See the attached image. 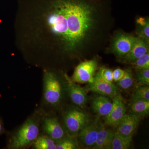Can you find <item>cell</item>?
<instances>
[{"label":"cell","mask_w":149,"mask_h":149,"mask_svg":"<svg viewBox=\"0 0 149 149\" xmlns=\"http://www.w3.org/2000/svg\"><path fill=\"white\" fill-rule=\"evenodd\" d=\"M14 25L21 53L47 61L56 56H78L88 49L97 16L87 0H19Z\"/></svg>","instance_id":"6da1fadb"},{"label":"cell","mask_w":149,"mask_h":149,"mask_svg":"<svg viewBox=\"0 0 149 149\" xmlns=\"http://www.w3.org/2000/svg\"><path fill=\"white\" fill-rule=\"evenodd\" d=\"M42 118L38 113H35L28 118L10 135L8 142L7 148L25 149L32 145L40 135Z\"/></svg>","instance_id":"7a4b0ae2"},{"label":"cell","mask_w":149,"mask_h":149,"mask_svg":"<svg viewBox=\"0 0 149 149\" xmlns=\"http://www.w3.org/2000/svg\"><path fill=\"white\" fill-rule=\"evenodd\" d=\"M43 81L44 103L48 106H58L63 99L65 91H66L65 79L64 82L54 70L44 69Z\"/></svg>","instance_id":"3957f363"},{"label":"cell","mask_w":149,"mask_h":149,"mask_svg":"<svg viewBox=\"0 0 149 149\" xmlns=\"http://www.w3.org/2000/svg\"><path fill=\"white\" fill-rule=\"evenodd\" d=\"M63 124L68 136L77 137L80 130L91 122L88 113L77 108L70 107L63 114Z\"/></svg>","instance_id":"277c9868"},{"label":"cell","mask_w":149,"mask_h":149,"mask_svg":"<svg viewBox=\"0 0 149 149\" xmlns=\"http://www.w3.org/2000/svg\"><path fill=\"white\" fill-rule=\"evenodd\" d=\"M97 66V61L95 58L82 62L75 68L71 79L77 83H92Z\"/></svg>","instance_id":"5b68a950"},{"label":"cell","mask_w":149,"mask_h":149,"mask_svg":"<svg viewBox=\"0 0 149 149\" xmlns=\"http://www.w3.org/2000/svg\"><path fill=\"white\" fill-rule=\"evenodd\" d=\"M41 125L44 133L56 142L68 136L64 127L58 119L53 116L47 115L42 117Z\"/></svg>","instance_id":"8992f818"},{"label":"cell","mask_w":149,"mask_h":149,"mask_svg":"<svg viewBox=\"0 0 149 149\" xmlns=\"http://www.w3.org/2000/svg\"><path fill=\"white\" fill-rule=\"evenodd\" d=\"M112 100L111 111L104 116L105 125L116 128L126 114V108L120 93H118Z\"/></svg>","instance_id":"52a82bcc"},{"label":"cell","mask_w":149,"mask_h":149,"mask_svg":"<svg viewBox=\"0 0 149 149\" xmlns=\"http://www.w3.org/2000/svg\"><path fill=\"white\" fill-rule=\"evenodd\" d=\"M64 76L66 91L71 101L75 105L83 108L86 105L88 100L87 90L72 81L66 73L64 74Z\"/></svg>","instance_id":"ba28073f"},{"label":"cell","mask_w":149,"mask_h":149,"mask_svg":"<svg viewBox=\"0 0 149 149\" xmlns=\"http://www.w3.org/2000/svg\"><path fill=\"white\" fill-rule=\"evenodd\" d=\"M136 37L125 33L117 34L113 39L111 50L119 57H123L130 52Z\"/></svg>","instance_id":"9c48e42d"},{"label":"cell","mask_w":149,"mask_h":149,"mask_svg":"<svg viewBox=\"0 0 149 149\" xmlns=\"http://www.w3.org/2000/svg\"><path fill=\"white\" fill-rule=\"evenodd\" d=\"M99 128L100 124L97 123H88L77 135L79 143L85 148H93L97 141Z\"/></svg>","instance_id":"30bf717a"},{"label":"cell","mask_w":149,"mask_h":149,"mask_svg":"<svg viewBox=\"0 0 149 149\" xmlns=\"http://www.w3.org/2000/svg\"><path fill=\"white\" fill-rule=\"evenodd\" d=\"M89 91L112 99L118 93L117 87L112 83H109L94 77L92 83H89Z\"/></svg>","instance_id":"8fae6325"},{"label":"cell","mask_w":149,"mask_h":149,"mask_svg":"<svg viewBox=\"0 0 149 149\" xmlns=\"http://www.w3.org/2000/svg\"><path fill=\"white\" fill-rule=\"evenodd\" d=\"M142 118L131 113L125 114L117 126L116 131L123 136L133 137Z\"/></svg>","instance_id":"7c38bea8"},{"label":"cell","mask_w":149,"mask_h":149,"mask_svg":"<svg viewBox=\"0 0 149 149\" xmlns=\"http://www.w3.org/2000/svg\"><path fill=\"white\" fill-rule=\"evenodd\" d=\"M148 52H149V44L140 37H136V40L130 52L123 57V61L133 63Z\"/></svg>","instance_id":"4fadbf2b"},{"label":"cell","mask_w":149,"mask_h":149,"mask_svg":"<svg viewBox=\"0 0 149 149\" xmlns=\"http://www.w3.org/2000/svg\"><path fill=\"white\" fill-rule=\"evenodd\" d=\"M116 131L100 124L97 138L94 149H111L112 142Z\"/></svg>","instance_id":"5bb4252c"},{"label":"cell","mask_w":149,"mask_h":149,"mask_svg":"<svg viewBox=\"0 0 149 149\" xmlns=\"http://www.w3.org/2000/svg\"><path fill=\"white\" fill-rule=\"evenodd\" d=\"M112 101L107 96L100 95L93 99L92 107L93 111L100 116H105L112 108Z\"/></svg>","instance_id":"9a60e30c"},{"label":"cell","mask_w":149,"mask_h":149,"mask_svg":"<svg viewBox=\"0 0 149 149\" xmlns=\"http://www.w3.org/2000/svg\"><path fill=\"white\" fill-rule=\"evenodd\" d=\"M130 109L131 114L144 118L149 114V101L132 99Z\"/></svg>","instance_id":"2e32d148"},{"label":"cell","mask_w":149,"mask_h":149,"mask_svg":"<svg viewBox=\"0 0 149 149\" xmlns=\"http://www.w3.org/2000/svg\"><path fill=\"white\" fill-rule=\"evenodd\" d=\"M32 145L35 149H56V142L44 134L39 135Z\"/></svg>","instance_id":"e0dca14e"},{"label":"cell","mask_w":149,"mask_h":149,"mask_svg":"<svg viewBox=\"0 0 149 149\" xmlns=\"http://www.w3.org/2000/svg\"><path fill=\"white\" fill-rule=\"evenodd\" d=\"M132 141V137L123 136L116 131L112 142L111 149H129Z\"/></svg>","instance_id":"ac0fdd59"},{"label":"cell","mask_w":149,"mask_h":149,"mask_svg":"<svg viewBox=\"0 0 149 149\" xmlns=\"http://www.w3.org/2000/svg\"><path fill=\"white\" fill-rule=\"evenodd\" d=\"M137 34L139 37L149 44V21L148 18L141 17L136 20Z\"/></svg>","instance_id":"d6986e66"},{"label":"cell","mask_w":149,"mask_h":149,"mask_svg":"<svg viewBox=\"0 0 149 149\" xmlns=\"http://www.w3.org/2000/svg\"><path fill=\"white\" fill-rule=\"evenodd\" d=\"M77 137L67 136L65 138L56 142V149H79V143Z\"/></svg>","instance_id":"ffe728a7"},{"label":"cell","mask_w":149,"mask_h":149,"mask_svg":"<svg viewBox=\"0 0 149 149\" xmlns=\"http://www.w3.org/2000/svg\"><path fill=\"white\" fill-rule=\"evenodd\" d=\"M117 82L118 87L123 90H127L132 87L134 78L131 70L130 69L125 70L123 77Z\"/></svg>","instance_id":"44dd1931"},{"label":"cell","mask_w":149,"mask_h":149,"mask_svg":"<svg viewBox=\"0 0 149 149\" xmlns=\"http://www.w3.org/2000/svg\"><path fill=\"white\" fill-rule=\"evenodd\" d=\"M94 77L109 83H112L113 81L112 70L104 66L99 69Z\"/></svg>","instance_id":"7402d4cb"},{"label":"cell","mask_w":149,"mask_h":149,"mask_svg":"<svg viewBox=\"0 0 149 149\" xmlns=\"http://www.w3.org/2000/svg\"><path fill=\"white\" fill-rule=\"evenodd\" d=\"M136 81L139 86L149 85V69L136 70Z\"/></svg>","instance_id":"603a6c76"},{"label":"cell","mask_w":149,"mask_h":149,"mask_svg":"<svg viewBox=\"0 0 149 149\" xmlns=\"http://www.w3.org/2000/svg\"><path fill=\"white\" fill-rule=\"evenodd\" d=\"M132 99L149 101L148 86H139L135 91Z\"/></svg>","instance_id":"cb8c5ba5"},{"label":"cell","mask_w":149,"mask_h":149,"mask_svg":"<svg viewBox=\"0 0 149 149\" xmlns=\"http://www.w3.org/2000/svg\"><path fill=\"white\" fill-rule=\"evenodd\" d=\"M136 70L149 69V53L145 54L132 63Z\"/></svg>","instance_id":"d4e9b609"},{"label":"cell","mask_w":149,"mask_h":149,"mask_svg":"<svg viewBox=\"0 0 149 149\" xmlns=\"http://www.w3.org/2000/svg\"><path fill=\"white\" fill-rule=\"evenodd\" d=\"M125 73V70L117 68L113 71V81L115 82H118L123 77Z\"/></svg>","instance_id":"484cf974"},{"label":"cell","mask_w":149,"mask_h":149,"mask_svg":"<svg viewBox=\"0 0 149 149\" xmlns=\"http://www.w3.org/2000/svg\"><path fill=\"white\" fill-rule=\"evenodd\" d=\"M5 128L4 127V124L3 123V120L1 118H0V136L4 133Z\"/></svg>","instance_id":"4316f807"}]
</instances>
